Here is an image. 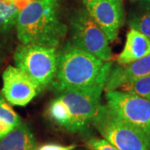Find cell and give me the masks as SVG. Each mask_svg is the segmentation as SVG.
Listing matches in <instances>:
<instances>
[{"mask_svg": "<svg viewBox=\"0 0 150 150\" xmlns=\"http://www.w3.org/2000/svg\"><path fill=\"white\" fill-rule=\"evenodd\" d=\"M117 90L139 96L150 101V75L129 82L119 87Z\"/></svg>", "mask_w": 150, "mask_h": 150, "instance_id": "16", "label": "cell"}, {"mask_svg": "<svg viewBox=\"0 0 150 150\" xmlns=\"http://www.w3.org/2000/svg\"><path fill=\"white\" fill-rule=\"evenodd\" d=\"M74 150H77V149H74ZM78 150H82V149H78Z\"/></svg>", "mask_w": 150, "mask_h": 150, "instance_id": "19", "label": "cell"}, {"mask_svg": "<svg viewBox=\"0 0 150 150\" xmlns=\"http://www.w3.org/2000/svg\"><path fill=\"white\" fill-rule=\"evenodd\" d=\"M92 125L119 150H150V138L123 121L108 104H101Z\"/></svg>", "mask_w": 150, "mask_h": 150, "instance_id": "4", "label": "cell"}, {"mask_svg": "<svg viewBox=\"0 0 150 150\" xmlns=\"http://www.w3.org/2000/svg\"><path fill=\"white\" fill-rule=\"evenodd\" d=\"M21 5L12 0H0V30L9 29L16 25Z\"/></svg>", "mask_w": 150, "mask_h": 150, "instance_id": "15", "label": "cell"}, {"mask_svg": "<svg viewBox=\"0 0 150 150\" xmlns=\"http://www.w3.org/2000/svg\"><path fill=\"white\" fill-rule=\"evenodd\" d=\"M150 55V38L142 33L130 28L123 50L118 54V64H131Z\"/></svg>", "mask_w": 150, "mask_h": 150, "instance_id": "11", "label": "cell"}, {"mask_svg": "<svg viewBox=\"0 0 150 150\" xmlns=\"http://www.w3.org/2000/svg\"><path fill=\"white\" fill-rule=\"evenodd\" d=\"M31 1H33V0H31Z\"/></svg>", "mask_w": 150, "mask_h": 150, "instance_id": "20", "label": "cell"}, {"mask_svg": "<svg viewBox=\"0 0 150 150\" xmlns=\"http://www.w3.org/2000/svg\"><path fill=\"white\" fill-rule=\"evenodd\" d=\"M127 22L130 28L150 38V0H134L129 8Z\"/></svg>", "mask_w": 150, "mask_h": 150, "instance_id": "13", "label": "cell"}, {"mask_svg": "<svg viewBox=\"0 0 150 150\" xmlns=\"http://www.w3.org/2000/svg\"><path fill=\"white\" fill-rule=\"evenodd\" d=\"M74 149H76L75 144L64 146V145L56 144H48L38 148L36 150H74Z\"/></svg>", "mask_w": 150, "mask_h": 150, "instance_id": "18", "label": "cell"}, {"mask_svg": "<svg viewBox=\"0 0 150 150\" xmlns=\"http://www.w3.org/2000/svg\"><path fill=\"white\" fill-rule=\"evenodd\" d=\"M37 141L26 123H21L0 138V150H36Z\"/></svg>", "mask_w": 150, "mask_h": 150, "instance_id": "12", "label": "cell"}, {"mask_svg": "<svg viewBox=\"0 0 150 150\" xmlns=\"http://www.w3.org/2000/svg\"><path fill=\"white\" fill-rule=\"evenodd\" d=\"M148 75H150V55L129 64L112 65L104 86V91L117 90L129 82Z\"/></svg>", "mask_w": 150, "mask_h": 150, "instance_id": "10", "label": "cell"}, {"mask_svg": "<svg viewBox=\"0 0 150 150\" xmlns=\"http://www.w3.org/2000/svg\"><path fill=\"white\" fill-rule=\"evenodd\" d=\"M71 43L103 62H110L112 53L109 40L84 8L77 10L69 22Z\"/></svg>", "mask_w": 150, "mask_h": 150, "instance_id": "6", "label": "cell"}, {"mask_svg": "<svg viewBox=\"0 0 150 150\" xmlns=\"http://www.w3.org/2000/svg\"><path fill=\"white\" fill-rule=\"evenodd\" d=\"M14 64L43 90L54 82L58 65L55 48L38 44H21L14 53Z\"/></svg>", "mask_w": 150, "mask_h": 150, "instance_id": "5", "label": "cell"}, {"mask_svg": "<svg viewBox=\"0 0 150 150\" xmlns=\"http://www.w3.org/2000/svg\"><path fill=\"white\" fill-rule=\"evenodd\" d=\"M105 98L118 117L150 138V101L119 90L106 92Z\"/></svg>", "mask_w": 150, "mask_h": 150, "instance_id": "7", "label": "cell"}, {"mask_svg": "<svg viewBox=\"0 0 150 150\" xmlns=\"http://www.w3.org/2000/svg\"><path fill=\"white\" fill-rule=\"evenodd\" d=\"M86 147L88 150H119L103 138L89 139L86 143Z\"/></svg>", "mask_w": 150, "mask_h": 150, "instance_id": "17", "label": "cell"}, {"mask_svg": "<svg viewBox=\"0 0 150 150\" xmlns=\"http://www.w3.org/2000/svg\"><path fill=\"white\" fill-rule=\"evenodd\" d=\"M21 123L18 113L0 96V138L5 136Z\"/></svg>", "mask_w": 150, "mask_h": 150, "instance_id": "14", "label": "cell"}, {"mask_svg": "<svg viewBox=\"0 0 150 150\" xmlns=\"http://www.w3.org/2000/svg\"><path fill=\"white\" fill-rule=\"evenodd\" d=\"M112 65L111 61L103 62L72 43H67L58 54L52 86L58 93L88 88L109 74Z\"/></svg>", "mask_w": 150, "mask_h": 150, "instance_id": "3", "label": "cell"}, {"mask_svg": "<svg viewBox=\"0 0 150 150\" xmlns=\"http://www.w3.org/2000/svg\"><path fill=\"white\" fill-rule=\"evenodd\" d=\"M40 91L34 81L16 66H8L3 74V93L14 106L28 104Z\"/></svg>", "mask_w": 150, "mask_h": 150, "instance_id": "9", "label": "cell"}, {"mask_svg": "<svg viewBox=\"0 0 150 150\" xmlns=\"http://www.w3.org/2000/svg\"><path fill=\"white\" fill-rule=\"evenodd\" d=\"M62 1L33 0L20 11L16 29L17 37L22 44L59 47L68 31L59 16Z\"/></svg>", "mask_w": 150, "mask_h": 150, "instance_id": "1", "label": "cell"}, {"mask_svg": "<svg viewBox=\"0 0 150 150\" xmlns=\"http://www.w3.org/2000/svg\"><path fill=\"white\" fill-rule=\"evenodd\" d=\"M108 75L86 88L59 93L49 107L51 118L60 127L72 133H84L92 125L101 105L102 93Z\"/></svg>", "mask_w": 150, "mask_h": 150, "instance_id": "2", "label": "cell"}, {"mask_svg": "<svg viewBox=\"0 0 150 150\" xmlns=\"http://www.w3.org/2000/svg\"><path fill=\"white\" fill-rule=\"evenodd\" d=\"M83 8L106 34L109 42L114 41L125 21L121 0H81Z\"/></svg>", "mask_w": 150, "mask_h": 150, "instance_id": "8", "label": "cell"}]
</instances>
